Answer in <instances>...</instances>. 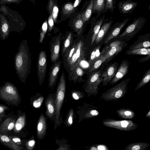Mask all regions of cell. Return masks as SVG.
I'll return each mask as SVG.
<instances>
[{
    "mask_svg": "<svg viewBox=\"0 0 150 150\" xmlns=\"http://www.w3.org/2000/svg\"><path fill=\"white\" fill-rule=\"evenodd\" d=\"M31 54L26 40L21 42L14 57V65L16 74L22 82L25 83L30 73L31 65Z\"/></svg>",
    "mask_w": 150,
    "mask_h": 150,
    "instance_id": "6da1fadb",
    "label": "cell"
},
{
    "mask_svg": "<svg viewBox=\"0 0 150 150\" xmlns=\"http://www.w3.org/2000/svg\"><path fill=\"white\" fill-rule=\"evenodd\" d=\"M86 47L81 40L76 39L66 56L63 58L64 66L67 71L77 63L85 59Z\"/></svg>",
    "mask_w": 150,
    "mask_h": 150,
    "instance_id": "7a4b0ae2",
    "label": "cell"
},
{
    "mask_svg": "<svg viewBox=\"0 0 150 150\" xmlns=\"http://www.w3.org/2000/svg\"><path fill=\"white\" fill-rule=\"evenodd\" d=\"M130 80L128 78L121 81L102 93L100 98L106 101H112L122 98L127 92L128 85Z\"/></svg>",
    "mask_w": 150,
    "mask_h": 150,
    "instance_id": "3957f363",
    "label": "cell"
},
{
    "mask_svg": "<svg viewBox=\"0 0 150 150\" xmlns=\"http://www.w3.org/2000/svg\"><path fill=\"white\" fill-rule=\"evenodd\" d=\"M64 74V72L63 71L60 76L57 88L56 96L55 100V122L57 124H58L59 122L61 115V109L65 95L66 80Z\"/></svg>",
    "mask_w": 150,
    "mask_h": 150,
    "instance_id": "277c9868",
    "label": "cell"
},
{
    "mask_svg": "<svg viewBox=\"0 0 150 150\" xmlns=\"http://www.w3.org/2000/svg\"><path fill=\"white\" fill-rule=\"evenodd\" d=\"M146 21V19L142 16L135 18L125 30L116 38L126 42L129 40L141 30Z\"/></svg>",
    "mask_w": 150,
    "mask_h": 150,
    "instance_id": "5b68a950",
    "label": "cell"
},
{
    "mask_svg": "<svg viewBox=\"0 0 150 150\" xmlns=\"http://www.w3.org/2000/svg\"><path fill=\"white\" fill-rule=\"evenodd\" d=\"M103 69L91 73L84 85V89L89 96H95L98 92L99 86L102 82L103 78L101 76Z\"/></svg>",
    "mask_w": 150,
    "mask_h": 150,
    "instance_id": "8992f818",
    "label": "cell"
},
{
    "mask_svg": "<svg viewBox=\"0 0 150 150\" xmlns=\"http://www.w3.org/2000/svg\"><path fill=\"white\" fill-rule=\"evenodd\" d=\"M102 122L103 125L106 127L125 131L134 130L138 125L137 124L130 120H118L108 118L104 119Z\"/></svg>",
    "mask_w": 150,
    "mask_h": 150,
    "instance_id": "52a82bcc",
    "label": "cell"
},
{
    "mask_svg": "<svg viewBox=\"0 0 150 150\" xmlns=\"http://www.w3.org/2000/svg\"><path fill=\"white\" fill-rule=\"evenodd\" d=\"M63 37L62 34L53 37L50 44V60L54 63L59 60V52L61 42Z\"/></svg>",
    "mask_w": 150,
    "mask_h": 150,
    "instance_id": "ba28073f",
    "label": "cell"
},
{
    "mask_svg": "<svg viewBox=\"0 0 150 150\" xmlns=\"http://www.w3.org/2000/svg\"><path fill=\"white\" fill-rule=\"evenodd\" d=\"M37 74L39 83L41 85L46 77L47 62L45 52L42 50L40 52L37 62Z\"/></svg>",
    "mask_w": 150,
    "mask_h": 150,
    "instance_id": "9c48e42d",
    "label": "cell"
},
{
    "mask_svg": "<svg viewBox=\"0 0 150 150\" xmlns=\"http://www.w3.org/2000/svg\"><path fill=\"white\" fill-rule=\"evenodd\" d=\"M126 42L122 40H116L111 42L109 45V48L105 56L106 62L110 60L112 57L121 52L127 46Z\"/></svg>",
    "mask_w": 150,
    "mask_h": 150,
    "instance_id": "30bf717a",
    "label": "cell"
},
{
    "mask_svg": "<svg viewBox=\"0 0 150 150\" xmlns=\"http://www.w3.org/2000/svg\"><path fill=\"white\" fill-rule=\"evenodd\" d=\"M118 68V64L115 62L110 64L102 72L101 76L103 78L102 85L105 86L108 85L115 76Z\"/></svg>",
    "mask_w": 150,
    "mask_h": 150,
    "instance_id": "8fae6325",
    "label": "cell"
},
{
    "mask_svg": "<svg viewBox=\"0 0 150 150\" xmlns=\"http://www.w3.org/2000/svg\"><path fill=\"white\" fill-rule=\"evenodd\" d=\"M130 64L128 60H124L122 61L118 68L115 76L108 84L113 85L123 78L128 72Z\"/></svg>",
    "mask_w": 150,
    "mask_h": 150,
    "instance_id": "7c38bea8",
    "label": "cell"
},
{
    "mask_svg": "<svg viewBox=\"0 0 150 150\" xmlns=\"http://www.w3.org/2000/svg\"><path fill=\"white\" fill-rule=\"evenodd\" d=\"M0 93L5 98L8 99H14L16 98L18 95V91L16 87L12 83L6 82L4 86L0 87Z\"/></svg>",
    "mask_w": 150,
    "mask_h": 150,
    "instance_id": "4fadbf2b",
    "label": "cell"
},
{
    "mask_svg": "<svg viewBox=\"0 0 150 150\" xmlns=\"http://www.w3.org/2000/svg\"><path fill=\"white\" fill-rule=\"evenodd\" d=\"M150 46V34L147 33L138 37L137 40L130 46L128 50L139 48H147Z\"/></svg>",
    "mask_w": 150,
    "mask_h": 150,
    "instance_id": "5bb4252c",
    "label": "cell"
},
{
    "mask_svg": "<svg viewBox=\"0 0 150 150\" xmlns=\"http://www.w3.org/2000/svg\"><path fill=\"white\" fill-rule=\"evenodd\" d=\"M68 73L69 79L75 83L81 81L85 71L81 67L80 63H77L70 69Z\"/></svg>",
    "mask_w": 150,
    "mask_h": 150,
    "instance_id": "9a60e30c",
    "label": "cell"
},
{
    "mask_svg": "<svg viewBox=\"0 0 150 150\" xmlns=\"http://www.w3.org/2000/svg\"><path fill=\"white\" fill-rule=\"evenodd\" d=\"M62 63V62L59 60L52 64L50 68L48 78V84L50 88L55 84Z\"/></svg>",
    "mask_w": 150,
    "mask_h": 150,
    "instance_id": "2e32d148",
    "label": "cell"
},
{
    "mask_svg": "<svg viewBox=\"0 0 150 150\" xmlns=\"http://www.w3.org/2000/svg\"><path fill=\"white\" fill-rule=\"evenodd\" d=\"M3 13H0V39L2 41L8 38L11 32L10 23Z\"/></svg>",
    "mask_w": 150,
    "mask_h": 150,
    "instance_id": "e0dca14e",
    "label": "cell"
},
{
    "mask_svg": "<svg viewBox=\"0 0 150 150\" xmlns=\"http://www.w3.org/2000/svg\"><path fill=\"white\" fill-rule=\"evenodd\" d=\"M129 19L126 18L120 23H117L113 26L112 29L109 33L104 40V44L108 43L111 39L116 38L120 33L121 30L128 21Z\"/></svg>",
    "mask_w": 150,
    "mask_h": 150,
    "instance_id": "ac0fdd59",
    "label": "cell"
},
{
    "mask_svg": "<svg viewBox=\"0 0 150 150\" xmlns=\"http://www.w3.org/2000/svg\"><path fill=\"white\" fill-rule=\"evenodd\" d=\"M137 6L136 2L131 0L121 1L118 4L120 12L123 14L131 13Z\"/></svg>",
    "mask_w": 150,
    "mask_h": 150,
    "instance_id": "d6986e66",
    "label": "cell"
},
{
    "mask_svg": "<svg viewBox=\"0 0 150 150\" xmlns=\"http://www.w3.org/2000/svg\"><path fill=\"white\" fill-rule=\"evenodd\" d=\"M74 37L71 32L69 34L63 39V44L61 51V55L64 58L69 52L73 42Z\"/></svg>",
    "mask_w": 150,
    "mask_h": 150,
    "instance_id": "ffe728a7",
    "label": "cell"
},
{
    "mask_svg": "<svg viewBox=\"0 0 150 150\" xmlns=\"http://www.w3.org/2000/svg\"><path fill=\"white\" fill-rule=\"evenodd\" d=\"M101 45H99L95 47L92 51L88 60L89 67L99 57L104 54L107 51L109 46L104 48L100 52Z\"/></svg>",
    "mask_w": 150,
    "mask_h": 150,
    "instance_id": "44dd1931",
    "label": "cell"
},
{
    "mask_svg": "<svg viewBox=\"0 0 150 150\" xmlns=\"http://www.w3.org/2000/svg\"><path fill=\"white\" fill-rule=\"evenodd\" d=\"M104 22V24L102 25L95 40L96 44L99 43L104 38L110 28L113 21L111 20L107 22H105V21Z\"/></svg>",
    "mask_w": 150,
    "mask_h": 150,
    "instance_id": "7402d4cb",
    "label": "cell"
},
{
    "mask_svg": "<svg viewBox=\"0 0 150 150\" xmlns=\"http://www.w3.org/2000/svg\"><path fill=\"white\" fill-rule=\"evenodd\" d=\"M46 124L44 116L41 115L38 123L37 128V135L40 139H43L46 132Z\"/></svg>",
    "mask_w": 150,
    "mask_h": 150,
    "instance_id": "603a6c76",
    "label": "cell"
},
{
    "mask_svg": "<svg viewBox=\"0 0 150 150\" xmlns=\"http://www.w3.org/2000/svg\"><path fill=\"white\" fill-rule=\"evenodd\" d=\"M45 105L47 108L46 115L50 119H52L55 114V100L54 98L51 96L49 97L45 101Z\"/></svg>",
    "mask_w": 150,
    "mask_h": 150,
    "instance_id": "cb8c5ba5",
    "label": "cell"
},
{
    "mask_svg": "<svg viewBox=\"0 0 150 150\" xmlns=\"http://www.w3.org/2000/svg\"><path fill=\"white\" fill-rule=\"evenodd\" d=\"M106 0H94L92 13L97 14L98 17L104 11Z\"/></svg>",
    "mask_w": 150,
    "mask_h": 150,
    "instance_id": "d4e9b609",
    "label": "cell"
},
{
    "mask_svg": "<svg viewBox=\"0 0 150 150\" xmlns=\"http://www.w3.org/2000/svg\"><path fill=\"white\" fill-rule=\"evenodd\" d=\"M116 112L117 115L125 120H130L135 117V114L132 110L126 108H121L117 110Z\"/></svg>",
    "mask_w": 150,
    "mask_h": 150,
    "instance_id": "484cf974",
    "label": "cell"
},
{
    "mask_svg": "<svg viewBox=\"0 0 150 150\" xmlns=\"http://www.w3.org/2000/svg\"><path fill=\"white\" fill-rule=\"evenodd\" d=\"M105 16L103 15L99 19L96 20L93 31V34L91 38V45H92L95 41V38L105 20Z\"/></svg>",
    "mask_w": 150,
    "mask_h": 150,
    "instance_id": "4316f807",
    "label": "cell"
},
{
    "mask_svg": "<svg viewBox=\"0 0 150 150\" xmlns=\"http://www.w3.org/2000/svg\"><path fill=\"white\" fill-rule=\"evenodd\" d=\"M150 146L147 143L138 142L131 143L125 147V150H144Z\"/></svg>",
    "mask_w": 150,
    "mask_h": 150,
    "instance_id": "83f0119b",
    "label": "cell"
},
{
    "mask_svg": "<svg viewBox=\"0 0 150 150\" xmlns=\"http://www.w3.org/2000/svg\"><path fill=\"white\" fill-rule=\"evenodd\" d=\"M107 52L104 54L96 59L92 65L89 67L88 71V73H91L96 71L103 62H105L106 60L105 56Z\"/></svg>",
    "mask_w": 150,
    "mask_h": 150,
    "instance_id": "f1b7e54d",
    "label": "cell"
},
{
    "mask_svg": "<svg viewBox=\"0 0 150 150\" xmlns=\"http://www.w3.org/2000/svg\"><path fill=\"white\" fill-rule=\"evenodd\" d=\"M0 142L13 149L15 150L20 149V147L19 146H17L14 143L13 141L6 135L0 134Z\"/></svg>",
    "mask_w": 150,
    "mask_h": 150,
    "instance_id": "f546056e",
    "label": "cell"
},
{
    "mask_svg": "<svg viewBox=\"0 0 150 150\" xmlns=\"http://www.w3.org/2000/svg\"><path fill=\"white\" fill-rule=\"evenodd\" d=\"M126 53L127 55H147L150 54V48H139L133 50H127Z\"/></svg>",
    "mask_w": 150,
    "mask_h": 150,
    "instance_id": "4dcf8cb0",
    "label": "cell"
},
{
    "mask_svg": "<svg viewBox=\"0 0 150 150\" xmlns=\"http://www.w3.org/2000/svg\"><path fill=\"white\" fill-rule=\"evenodd\" d=\"M94 0H91L86 10L82 13L81 17L83 23L87 21L91 17L92 11Z\"/></svg>",
    "mask_w": 150,
    "mask_h": 150,
    "instance_id": "1f68e13d",
    "label": "cell"
},
{
    "mask_svg": "<svg viewBox=\"0 0 150 150\" xmlns=\"http://www.w3.org/2000/svg\"><path fill=\"white\" fill-rule=\"evenodd\" d=\"M150 80V69L145 73L141 80L137 85L134 91H136L146 84Z\"/></svg>",
    "mask_w": 150,
    "mask_h": 150,
    "instance_id": "d6a6232c",
    "label": "cell"
},
{
    "mask_svg": "<svg viewBox=\"0 0 150 150\" xmlns=\"http://www.w3.org/2000/svg\"><path fill=\"white\" fill-rule=\"evenodd\" d=\"M83 22L82 19L80 17L75 22L74 27L75 30L77 32L78 34H80L81 32Z\"/></svg>",
    "mask_w": 150,
    "mask_h": 150,
    "instance_id": "836d02e7",
    "label": "cell"
},
{
    "mask_svg": "<svg viewBox=\"0 0 150 150\" xmlns=\"http://www.w3.org/2000/svg\"><path fill=\"white\" fill-rule=\"evenodd\" d=\"M114 9L113 4V0H106L104 12L106 11L109 10L112 13Z\"/></svg>",
    "mask_w": 150,
    "mask_h": 150,
    "instance_id": "e575fe53",
    "label": "cell"
},
{
    "mask_svg": "<svg viewBox=\"0 0 150 150\" xmlns=\"http://www.w3.org/2000/svg\"><path fill=\"white\" fill-rule=\"evenodd\" d=\"M21 0H0V4L1 6H4L6 4H10L15 3L19 4Z\"/></svg>",
    "mask_w": 150,
    "mask_h": 150,
    "instance_id": "d590c367",
    "label": "cell"
},
{
    "mask_svg": "<svg viewBox=\"0 0 150 150\" xmlns=\"http://www.w3.org/2000/svg\"><path fill=\"white\" fill-rule=\"evenodd\" d=\"M44 100V98L40 97L34 100L33 103V106L35 108H39L41 105Z\"/></svg>",
    "mask_w": 150,
    "mask_h": 150,
    "instance_id": "8d00e7d4",
    "label": "cell"
},
{
    "mask_svg": "<svg viewBox=\"0 0 150 150\" xmlns=\"http://www.w3.org/2000/svg\"><path fill=\"white\" fill-rule=\"evenodd\" d=\"M58 10V7L56 6H54L53 8L52 13V16L54 20H55L57 18Z\"/></svg>",
    "mask_w": 150,
    "mask_h": 150,
    "instance_id": "74e56055",
    "label": "cell"
},
{
    "mask_svg": "<svg viewBox=\"0 0 150 150\" xmlns=\"http://www.w3.org/2000/svg\"><path fill=\"white\" fill-rule=\"evenodd\" d=\"M73 6L70 4H67L64 6L65 10L67 12L71 11L73 10Z\"/></svg>",
    "mask_w": 150,
    "mask_h": 150,
    "instance_id": "f35d334b",
    "label": "cell"
},
{
    "mask_svg": "<svg viewBox=\"0 0 150 150\" xmlns=\"http://www.w3.org/2000/svg\"><path fill=\"white\" fill-rule=\"evenodd\" d=\"M97 150H109L108 148L105 145L102 144H96L95 145Z\"/></svg>",
    "mask_w": 150,
    "mask_h": 150,
    "instance_id": "ab89813d",
    "label": "cell"
},
{
    "mask_svg": "<svg viewBox=\"0 0 150 150\" xmlns=\"http://www.w3.org/2000/svg\"><path fill=\"white\" fill-rule=\"evenodd\" d=\"M73 112L72 110H71L70 112L68 119V123L70 125H71L73 122Z\"/></svg>",
    "mask_w": 150,
    "mask_h": 150,
    "instance_id": "60d3db41",
    "label": "cell"
},
{
    "mask_svg": "<svg viewBox=\"0 0 150 150\" xmlns=\"http://www.w3.org/2000/svg\"><path fill=\"white\" fill-rule=\"evenodd\" d=\"M150 59V54L147 55L146 56L140 59L139 62H147Z\"/></svg>",
    "mask_w": 150,
    "mask_h": 150,
    "instance_id": "b9f144b4",
    "label": "cell"
},
{
    "mask_svg": "<svg viewBox=\"0 0 150 150\" xmlns=\"http://www.w3.org/2000/svg\"><path fill=\"white\" fill-rule=\"evenodd\" d=\"M0 11L2 12L6 16L8 14L7 9L5 6H1L0 7Z\"/></svg>",
    "mask_w": 150,
    "mask_h": 150,
    "instance_id": "7bdbcfd3",
    "label": "cell"
},
{
    "mask_svg": "<svg viewBox=\"0 0 150 150\" xmlns=\"http://www.w3.org/2000/svg\"><path fill=\"white\" fill-rule=\"evenodd\" d=\"M48 21L49 25L51 27H52L53 25L54 24L53 21L52 15H50V16L49 17L48 19Z\"/></svg>",
    "mask_w": 150,
    "mask_h": 150,
    "instance_id": "ee69618b",
    "label": "cell"
},
{
    "mask_svg": "<svg viewBox=\"0 0 150 150\" xmlns=\"http://www.w3.org/2000/svg\"><path fill=\"white\" fill-rule=\"evenodd\" d=\"M47 24L46 22H45L43 24L42 26V28L43 31L45 33L46 32L47 29Z\"/></svg>",
    "mask_w": 150,
    "mask_h": 150,
    "instance_id": "f6af8a7d",
    "label": "cell"
},
{
    "mask_svg": "<svg viewBox=\"0 0 150 150\" xmlns=\"http://www.w3.org/2000/svg\"><path fill=\"white\" fill-rule=\"evenodd\" d=\"M78 93L75 92H73L72 94L73 98L76 100H78L79 98V96L78 94Z\"/></svg>",
    "mask_w": 150,
    "mask_h": 150,
    "instance_id": "bcb514c9",
    "label": "cell"
},
{
    "mask_svg": "<svg viewBox=\"0 0 150 150\" xmlns=\"http://www.w3.org/2000/svg\"><path fill=\"white\" fill-rule=\"evenodd\" d=\"M23 124V122L21 123L20 122V123H19L18 122L16 126V129L18 130L20 129L22 127Z\"/></svg>",
    "mask_w": 150,
    "mask_h": 150,
    "instance_id": "7dc6e473",
    "label": "cell"
},
{
    "mask_svg": "<svg viewBox=\"0 0 150 150\" xmlns=\"http://www.w3.org/2000/svg\"><path fill=\"white\" fill-rule=\"evenodd\" d=\"M14 122H11L7 127V129L9 130H12L14 127Z\"/></svg>",
    "mask_w": 150,
    "mask_h": 150,
    "instance_id": "c3c4849f",
    "label": "cell"
},
{
    "mask_svg": "<svg viewBox=\"0 0 150 150\" xmlns=\"http://www.w3.org/2000/svg\"><path fill=\"white\" fill-rule=\"evenodd\" d=\"M35 143L34 140H30L28 142V145L30 147H32L34 145Z\"/></svg>",
    "mask_w": 150,
    "mask_h": 150,
    "instance_id": "681fc988",
    "label": "cell"
},
{
    "mask_svg": "<svg viewBox=\"0 0 150 150\" xmlns=\"http://www.w3.org/2000/svg\"><path fill=\"white\" fill-rule=\"evenodd\" d=\"M81 0H76L74 4L73 7H76L80 3Z\"/></svg>",
    "mask_w": 150,
    "mask_h": 150,
    "instance_id": "f907efd6",
    "label": "cell"
},
{
    "mask_svg": "<svg viewBox=\"0 0 150 150\" xmlns=\"http://www.w3.org/2000/svg\"><path fill=\"white\" fill-rule=\"evenodd\" d=\"M12 140L15 143L20 142L21 141L20 139L18 138H14L12 139Z\"/></svg>",
    "mask_w": 150,
    "mask_h": 150,
    "instance_id": "816d5d0a",
    "label": "cell"
},
{
    "mask_svg": "<svg viewBox=\"0 0 150 150\" xmlns=\"http://www.w3.org/2000/svg\"><path fill=\"white\" fill-rule=\"evenodd\" d=\"M90 150H97L96 147L95 145H93L90 148Z\"/></svg>",
    "mask_w": 150,
    "mask_h": 150,
    "instance_id": "f5cc1de1",
    "label": "cell"
},
{
    "mask_svg": "<svg viewBox=\"0 0 150 150\" xmlns=\"http://www.w3.org/2000/svg\"><path fill=\"white\" fill-rule=\"evenodd\" d=\"M146 117L149 118H150V110H149L148 112L146 114Z\"/></svg>",
    "mask_w": 150,
    "mask_h": 150,
    "instance_id": "db71d44e",
    "label": "cell"
},
{
    "mask_svg": "<svg viewBox=\"0 0 150 150\" xmlns=\"http://www.w3.org/2000/svg\"></svg>",
    "mask_w": 150,
    "mask_h": 150,
    "instance_id": "11a10c76",
    "label": "cell"
}]
</instances>
